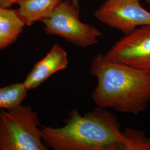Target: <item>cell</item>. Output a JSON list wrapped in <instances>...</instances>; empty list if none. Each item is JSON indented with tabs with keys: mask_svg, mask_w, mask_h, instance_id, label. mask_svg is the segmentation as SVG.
<instances>
[{
	"mask_svg": "<svg viewBox=\"0 0 150 150\" xmlns=\"http://www.w3.org/2000/svg\"><path fill=\"white\" fill-rule=\"evenodd\" d=\"M90 72L97 79L92 99L97 107L139 115L150 102V75L98 54Z\"/></svg>",
	"mask_w": 150,
	"mask_h": 150,
	"instance_id": "6da1fadb",
	"label": "cell"
},
{
	"mask_svg": "<svg viewBox=\"0 0 150 150\" xmlns=\"http://www.w3.org/2000/svg\"><path fill=\"white\" fill-rule=\"evenodd\" d=\"M62 127L41 125L43 143L53 150H119L121 125L106 108L97 107L81 115L74 108Z\"/></svg>",
	"mask_w": 150,
	"mask_h": 150,
	"instance_id": "7a4b0ae2",
	"label": "cell"
},
{
	"mask_svg": "<svg viewBox=\"0 0 150 150\" xmlns=\"http://www.w3.org/2000/svg\"><path fill=\"white\" fill-rule=\"evenodd\" d=\"M38 113L28 106L0 110V150H48Z\"/></svg>",
	"mask_w": 150,
	"mask_h": 150,
	"instance_id": "3957f363",
	"label": "cell"
},
{
	"mask_svg": "<svg viewBox=\"0 0 150 150\" xmlns=\"http://www.w3.org/2000/svg\"><path fill=\"white\" fill-rule=\"evenodd\" d=\"M42 22L46 34L59 36L77 47L86 48L96 45L103 36L97 27L81 21L79 9L70 0H62Z\"/></svg>",
	"mask_w": 150,
	"mask_h": 150,
	"instance_id": "277c9868",
	"label": "cell"
},
{
	"mask_svg": "<svg viewBox=\"0 0 150 150\" xmlns=\"http://www.w3.org/2000/svg\"><path fill=\"white\" fill-rule=\"evenodd\" d=\"M98 21L127 35L137 27L150 25V12L140 0H105L93 12Z\"/></svg>",
	"mask_w": 150,
	"mask_h": 150,
	"instance_id": "5b68a950",
	"label": "cell"
},
{
	"mask_svg": "<svg viewBox=\"0 0 150 150\" xmlns=\"http://www.w3.org/2000/svg\"><path fill=\"white\" fill-rule=\"evenodd\" d=\"M105 55L112 61L150 75V25L137 27L124 35Z\"/></svg>",
	"mask_w": 150,
	"mask_h": 150,
	"instance_id": "8992f818",
	"label": "cell"
},
{
	"mask_svg": "<svg viewBox=\"0 0 150 150\" xmlns=\"http://www.w3.org/2000/svg\"><path fill=\"white\" fill-rule=\"evenodd\" d=\"M69 64L67 52L56 43L43 59L35 64L23 82L28 90L36 88L52 75L59 71L65 70Z\"/></svg>",
	"mask_w": 150,
	"mask_h": 150,
	"instance_id": "52a82bcc",
	"label": "cell"
},
{
	"mask_svg": "<svg viewBox=\"0 0 150 150\" xmlns=\"http://www.w3.org/2000/svg\"><path fill=\"white\" fill-rule=\"evenodd\" d=\"M62 0H21L18 2V15L26 26L42 22L53 13Z\"/></svg>",
	"mask_w": 150,
	"mask_h": 150,
	"instance_id": "ba28073f",
	"label": "cell"
},
{
	"mask_svg": "<svg viewBox=\"0 0 150 150\" xmlns=\"http://www.w3.org/2000/svg\"><path fill=\"white\" fill-rule=\"evenodd\" d=\"M25 26L17 10L0 7V51L16 42Z\"/></svg>",
	"mask_w": 150,
	"mask_h": 150,
	"instance_id": "9c48e42d",
	"label": "cell"
},
{
	"mask_svg": "<svg viewBox=\"0 0 150 150\" xmlns=\"http://www.w3.org/2000/svg\"><path fill=\"white\" fill-rule=\"evenodd\" d=\"M28 91L23 82L0 87V110H8L21 105L27 97Z\"/></svg>",
	"mask_w": 150,
	"mask_h": 150,
	"instance_id": "30bf717a",
	"label": "cell"
},
{
	"mask_svg": "<svg viewBox=\"0 0 150 150\" xmlns=\"http://www.w3.org/2000/svg\"><path fill=\"white\" fill-rule=\"evenodd\" d=\"M119 150H150V137L143 131L127 127L122 131Z\"/></svg>",
	"mask_w": 150,
	"mask_h": 150,
	"instance_id": "8fae6325",
	"label": "cell"
},
{
	"mask_svg": "<svg viewBox=\"0 0 150 150\" xmlns=\"http://www.w3.org/2000/svg\"><path fill=\"white\" fill-rule=\"evenodd\" d=\"M21 0H0V7L10 8L15 4H18Z\"/></svg>",
	"mask_w": 150,
	"mask_h": 150,
	"instance_id": "7c38bea8",
	"label": "cell"
},
{
	"mask_svg": "<svg viewBox=\"0 0 150 150\" xmlns=\"http://www.w3.org/2000/svg\"><path fill=\"white\" fill-rule=\"evenodd\" d=\"M75 7L79 9V0H70Z\"/></svg>",
	"mask_w": 150,
	"mask_h": 150,
	"instance_id": "4fadbf2b",
	"label": "cell"
},
{
	"mask_svg": "<svg viewBox=\"0 0 150 150\" xmlns=\"http://www.w3.org/2000/svg\"><path fill=\"white\" fill-rule=\"evenodd\" d=\"M145 1L147 4H149L150 5V0H145Z\"/></svg>",
	"mask_w": 150,
	"mask_h": 150,
	"instance_id": "5bb4252c",
	"label": "cell"
}]
</instances>
